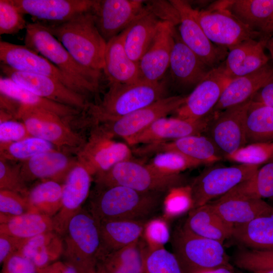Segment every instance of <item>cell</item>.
Segmentation results:
<instances>
[{
    "mask_svg": "<svg viewBox=\"0 0 273 273\" xmlns=\"http://www.w3.org/2000/svg\"><path fill=\"white\" fill-rule=\"evenodd\" d=\"M167 193L141 192L121 186H96L88 210L99 221H148L162 207Z\"/></svg>",
    "mask_w": 273,
    "mask_h": 273,
    "instance_id": "obj_1",
    "label": "cell"
},
{
    "mask_svg": "<svg viewBox=\"0 0 273 273\" xmlns=\"http://www.w3.org/2000/svg\"><path fill=\"white\" fill-rule=\"evenodd\" d=\"M24 43L67 75L81 95L87 97L100 92L102 72L89 70L79 64L44 24L28 23Z\"/></svg>",
    "mask_w": 273,
    "mask_h": 273,
    "instance_id": "obj_2",
    "label": "cell"
},
{
    "mask_svg": "<svg viewBox=\"0 0 273 273\" xmlns=\"http://www.w3.org/2000/svg\"><path fill=\"white\" fill-rule=\"evenodd\" d=\"M44 25L79 64L89 70L103 71L107 42L91 11L61 24Z\"/></svg>",
    "mask_w": 273,
    "mask_h": 273,
    "instance_id": "obj_3",
    "label": "cell"
},
{
    "mask_svg": "<svg viewBox=\"0 0 273 273\" xmlns=\"http://www.w3.org/2000/svg\"><path fill=\"white\" fill-rule=\"evenodd\" d=\"M98 104L90 103L87 112L94 123L112 120L143 108L165 97L166 87L162 82L141 79L126 84H111Z\"/></svg>",
    "mask_w": 273,
    "mask_h": 273,
    "instance_id": "obj_4",
    "label": "cell"
},
{
    "mask_svg": "<svg viewBox=\"0 0 273 273\" xmlns=\"http://www.w3.org/2000/svg\"><path fill=\"white\" fill-rule=\"evenodd\" d=\"M62 256L79 273L95 269L101 257L99 221L82 208L70 221L64 236Z\"/></svg>",
    "mask_w": 273,
    "mask_h": 273,
    "instance_id": "obj_5",
    "label": "cell"
},
{
    "mask_svg": "<svg viewBox=\"0 0 273 273\" xmlns=\"http://www.w3.org/2000/svg\"><path fill=\"white\" fill-rule=\"evenodd\" d=\"M94 176L97 186H121L141 192L167 193L174 188L188 185L184 175L164 174L133 158Z\"/></svg>",
    "mask_w": 273,
    "mask_h": 273,
    "instance_id": "obj_6",
    "label": "cell"
},
{
    "mask_svg": "<svg viewBox=\"0 0 273 273\" xmlns=\"http://www.w3.org/2000/svg\"><path fill=\"white\" fill-rule=\"evenodd\" d=\"M171 244L184 273L232 266L222 243L193 235L182 226L174 231Z\"/></svg>",
    "mask_w": 273,
    "mask_h": 273,
    "instance_id": "obj_7",
    "label": "cell"
},
{
    "mask_svg": "<svg viewBox=\"0 0 273 273\" xmlns=\"http://www.w3.org/2000/svg\"><path fill=\"white\" fill-rule=\"evenodd\" d=\"M17 119L25 124L31 136L47 141L60 150H74L76 153L86 141L63 118L44 109L21 104Z\"/></svg>",
    "mask_w": 273,
    "mask_h": 273,
    "instance_id": "obj_8",
    "label": "cell"
},
{
    "mask_svg": "<svg viewBox=\"0 0 273 273\" xmlns=\"http://www.w3.org/2000/svg\"><path fill=\"white\" fill-rule=\"evenodd\" d=\"M260 166L238 164L213 165L205 169L189 185L193 209L221 197L242 182L250 178Z\"/></svg>",
    "mask_w": 273,
    "mask_h": 273,
    "instance_id": "obj_9",
    "label": "cell"
},
{
    "mask_svg": "<svg viewBox=\"0 0 273 273\" xmlns=\"http://www.w3.org/2000/svg\"><path fill=\"white\" fill-rule=\"evenodd\" d=\"M127 144L114 139L99 124H93L88 137L76 152L78 162L93 176L108 171L117 164L133 158Z\"/></svg>",
    "mask_w": 273,
    "mask_h": 273,
    "instance_id": "obj_10",
    "label": "cell"
},
{
    "mask_svg": "<svg viewBox=\"0 0 273 273\" xmlns=\"http://www.w3.org/2000/svg\"><path fill=\"white\" fill-rule=\"evenodd\" d=\"M195 14L206 35L217 46L229 49L249 38H261L226 9L214 5L206 10L195 9Z\"/></svg>",
    "mask_w": 273,
    "mask_h": 273,
    "instance_id": "obj_11",
    "label": "cell"
},
{
    "mask_svg": "<svg viewBox=\"0 0 273 273\" xmlns=\"http://www.w3.org/2000/svg\"><path fill=\"white\" fill-rule=\"evenodd\" d=\"M177 10L179 18L178 32L184 42L212 69L217 68L225 60L228 49L212 43L206 35L189 2L170 1Z\"/></svg>",
    "mask_w": 273,
    "mask_h": 273,
    "instance_id": "obj_12",
    "label": "cell"
},
{
    "mask_svg": "<svg viewBox=\"0 0 273 273\" xmlns=\"http://www.w3.org/2000/svg\"><path fill=\"white\" fill-rule=\"evenodd\" d=\"M250 99L215 115L206 133L224 157L246 145L245 119Z\"/></svg>",
    "mask_w": 273,
    "mask_h": 273,
    "instance_id": "obj_13",
    "label": "cell"
},
{
    "mask_svg": "<svg viewBox=\"0 0 273 273\" xmlns=\"http://www.w3.org/2000/svg\"><path fill=\"white\" fill-rule=\"evenodd\" d=\"M141 0H95L91 10L96 25L105 40L121 33L146 12Z\"/></svg>",
    "mask_w": 273,
    "mask_h": 273,
    "instance_id": "obj_14",
    "label": "cell"
},
{
    "mask_svg": "<svg viewBox=\"0 0 273 273\" xmlns=\"http://www.w3.org/2000/svg\"><path fill=\"white\" fill-rule=\"evenodd\" d=\"M186 97H166L123 117L97 124L114 138L119 137L126 141L156 120L174 113L185 102Z\"/></svg>",
    "mask_w": 273,
    "mask_h": 273,
    "instance_id": "obj_15",
    "label": "cell"
},
{
    "mask_svg": "<svg viewBox=\"0 0 273 273\" xmlns=\"http://www.w3.org/2000/svg\"><path fill=\"white\" fill-rule=\"evenodd\" d=\"M1 69L6 77L17 84L45 99L68 105L81 111L88 106L87 97L71 89L53 78L14 70L1 63Z\"/></svg>",
    "mask_w": 273,
    "mask_h": 273,
    "instance_id": "obj_16",
    "label": "cell"
},
{
    "mask_svg": "<svg viewBox=\"0 0 273 273\" xmlns=\"http://www.w3.org/2000/svg\"><path fill=\"white\" fill-rule=\"evenodd\" d=\"M231 80L220 67L212 69L190 94L185 102L174 112V117L197 120L211 113Z\"/></svg>",
    "mask_w": 273,
    "mask_h": 273,
    "instance_id": "obj_17",
    "label": "cell"
},
{
    "mask_svg": "<svg viewBox=\"0 0 273 273\" xmlns=\"http://www.w3.org/2000/svg\"><path fill=\"white\" fill-rule=\"evenodd\" d=\"M215 113L197 120L176 117L160 118L143 130L125 141L128 145H148L175 140L184 137L201 135L206 132Z\"/></svg>",
    "mask_w": 273,
    "mask_h": 273,
    "instance_id": "obj_18",
    "label": "cell"
},
{
    "mask_svg": "<svg viewBox=\"0 0 273 273\" xmlns=\"http://www.w3.org/2000/svg\"><path fill=\"white\" fill-rule=\"evenodd\" d=\"M1 63L18 71L48 76L80 94L74 82L50 61L25 45L0 41Z\"/></svg>",
    "mask_w": 273,
    "mask_h": 273,
    "instance_id": "obj_19",
    "label": "cell"
},
{
    "mask_svg": "<svg viewBox=\"0 0 273 273\" xmlns=\"http://www.w3.org/2000/svg\"><path fill=\"white\" fill-rule=\"evenodd\" d=\"M92 178L89 171L78 162L63 182L61 208L52 218L54 231L61 237L65 234L71 219L82 208L89 193Z\"/></svg>",
    "mask_w": 273,
    "mask_h": 273,
    "instance_id": "obj_20",
    "label": "cell"
},
{
    "mask_svg": "<svg viewBox=\"0 0 273 273\" xmlns=\"http://www.w3.org/2000/svg\"><path fill=\"white\" fill-rule=\"evenodd\" d=\"M33 22L56 25L66 22L76 16L92 10L95 0H13Z\"/></svg>",
    "mask_w": 273,
    "mask_h": 273,
    "instance_id": "obj_21",
    "label": "cell"
},
{
    "mask_svg": "<svg viewBox=\"0 0 273 273\" xmlns=\"http://www.w3.org/2000/svg\"><path fill=\"white\" fill-rule=\"evenodd\" d=\"M172 36L169 67L172 78L181 87L195 88L212 69L184 43L175 26Z\"/></svg>",
    "mask_w": 273,
    "mask_h": 273,
    "instance_id": "obj_22",
    "label": "cell"
},
{
    "mask_svg": "<svg viewBox=\"0 0 273 273\" xmlns=\"http://www.w3.org/2000/svg\"><path fill=\"white\" fill-rule=\"evenodd\" d=\"M168 151L177 152L203 164H213L224 158L212 141L207 136L202 134L144 145L133 150L134 153L141 156Z\"/></svg>",
    "mask_w": 273,
    "mask_h": 273,
    "instance_id": "obj_23",
    "label": "cell"
},
{
    "mask_svg": "<svg viewBox=\"0 0 273 273\" xmlns=\"http://www.w3.org/2000/svg\"><path fill=\"white\" fill-rule=\"evenodd\" d=\"M78 161L58 149L37 155L20 164V173L26 182L36 179L50 180L58 183L64 181Z\"/></svg>",
    "mask_w": 273,
    "mask_h": 273,
    "instance_id": "obj_24",
    "label": "cell"
},
{
    "mask_svg": "<svg viewBox=\"0 0 273 273\" xmlns=\"http://www.w3.org/2000/svg\"><path fill=\"white\" fill-rule=\"evenodd\" d=\"M266 42L249 38L228 49L226 57L219 66L231 80L262 67L270 58L265 53Z\"/></svg>",
    "mask_w": 273,
    "mask_h": 273,
    "instance_id": "obj_25",
    "label": "cell"
},
{
    "mask_svg": "<svg viewBox=\"0 0 273 273\" xmlns=\"http://www.w3.org/2000/svg\"><path fill=\"white\" fill-rule=\"evenodd\" d=\"M214 5L229 11L266 43L273 36V0L222 1Z\"/></svg>",
    "mask_w": 273,
    "mask_h": 273,
    "instance_id": "obj_26",
    "label": "cell"
},
{
    "mask_svg": "<svg viewBox=\"0 0 273 273\" xmlns=\"http://www.w3.org/2000/svg\"><path fill=\"white\" fill-rule=\"evenodd\" d=\"M174 26L168 21L161 22L152 42L139 62L142 79L160 82L169 68Z\"/></svg>",
    "mask_w": 273,
    "mask_h": 273,
    "instance_id": "obj_27",
    "label": "cell"
},
{
    "mask_svg": "<svg viewBox=\"0 0 273 273\" xmlns=\"http://www.w3.org/2000/svg\"><path fill=\"white\" fill-rule=\"evenodd\" d=\"M273 81V63L232 80L223 92L213 112H219L251 99L263 86Z\"/></svg>",
    "mask_w": 273,
    "mask_h": 273,
    "instance_id": "obj_28",
    "label": "cell"
},
{
    "mask_svg": "<svg viewBox=\"0 0 273 273\" xmlns=\"http://www.w3.org/2000/svg\"><path fill=\"white\" fill-rule=\"evenodd\" d=\"M124 31L106 43L103 72L111 84H126L142 79L139 63L131 60L123 47Z\"/></svg>",
    "mask_w": 273,
    "mask_h": 273,
    "instance_id": "obj_29",
    "label": "cell"
},
{
    "mask_svg": "<svg viewBox=\"0 0 273 273\" xmlns=\"http://www.w3.org/2000/svg\"><path fill=\"white\" fill-rule=\"evenodd\" d=\"M147 221L130 219L100 221L101 240L100 260L105 255L140 240Z\"/></svg>",
    "mask_w": 273,
    "mask_h": 273,
    "instance_id": "obj_30",
    "label": "cell"
},
{
    "mask_svg": "<svg viewBox=\"0 0 273 273\" xmlns=\"http://www.w3.org/2000/svg\"><path fill=\"white\" fill-rule=\"evenodd\" d=\"M228 224L233 227L273 212V206L263 199L219 198L208 203Z\"/></svg>",
    "mask_w": 273,
    "mask_h": 273,
    "instance_id": "obj_31",
    "label": "cell"
},
{
    "mask_svg": "<svg viewBox=\"0 0 273 273\" xmlns=\"http://www.w3.org/2000/svg\"><path fill=\"white\" fill-rule=\"evenodd\" d=\"M182 226L193 235L222 244L232 237L233 229L221 218L209 203L191 210Z\"/></svg>",
    "mask_w": 273,
    "mask_h": 273,
    "instance_id": "obj_32",
    "label": "cell"
},
{
    "mask_svg": "<svg viewBox=\"0 0 273 273\" xmlns=\"http://www.w3.org/2000/svg\"><path fill=\"white\" fill-rule=\"evenodd\" d=\"M162 21L148 9L124 30L123 47L131 60L139 62L152 42Z\"/></svg>",
    "mask_w": 273,
    "mask_h": 273,
    "instance_id": "obj_33",
    "label": "cell"
},
{
    "mask_svg": "<svg viewBox=\"0 0 273 273\" xmlns=\"http://www.w3.org/2000/svg\"><path fill=\"white\" fill-rule=\"evenodd\" d=\"M63 251V238L52 231L26 240L17 253L40 268L57 261Z\"/></svg>",
    "mask_w": 273,
    "mask_h": 273,
    "instance_id": "obj_34",
    "label": "cell"
},
{
    "mask_svg": "<svg viewBox=\"0 0 273 273\" xmlns=\"http://www.w3.org/2000/svg\"><path fill=\"white\" fill-rule=\"evenodd\" d=\"M231 237L249 249L273 250V212L234 226Z\"/></svg>",
    "mask_w": 273,
    "mask_h": 273,
    "instance_id": "obj_35",
    "label": "cell"
},
{
    "mask_svg": "<svg viewBox=\"0 0 273 273\" xmlns=\"http://www.w3.org/2000/svg\"><path fill=\"white\" fill-rule=\"evenodd\" d=\"M0 93L21 105L44 109L63 118H73L82 112L74 107L41 97L6 76H1Z\"/></svg>",
    "mask_w": 273,
    "mask_h": 273,
    "instance_id": "obj_36",
    "label": "cell"
},
{
    "mask_svg": "<svg viewBox=\"0 0 273 273\" xmlns=\"http://www.w3.org/2000/svg\"><path fill=\"white\" fill-rule=\"evenodd\" d=\"M147 245L138 241L104 256L97 266L103 273H144V256Z\"/></svg>",
    "mask_w": 273,
    "mask_h": 273,
    "instance_id": "obj_37",
    "label": "cell"
},
{
    "mask_svg": "<svg viewBox=\"0 0 273 273\" xmlns=\"http://www.w3.org/2000/svg\"><path fill=\"white\" fill-rule=\"evenodd\" d=\"M220 197L256 199L273 197V159L259 168L250 178Z\"/></svg>",
    "mask_w": 273,
    "mask_h": 273,
    "instance_id": "obj_38",
    "label": "cell"
},
{
    "mask_svg": "<svg viewBox=\"0 0 273 273\" xmlns=\"http://www.w3.org/2000/svg\"><path fill=\"white\" fill-rule=\"evenodd\" d=\"M246 145L273 141V108L252 101L245 119Z\"/></svg>",
    "mask_w": 273,
    "mask_h": 273,
    "instance_id": "obj_39",
    "label": "cell"
},
{
    "mask_svg": "<svg viewBox=\"0 0 273 273\" xmlns=\"http://www.w3.org/2000/svg\"><path fill=\"white\" fill-rule=\"evenodd\" d=\"M62 185L50 180H43L29 190L26 197L30 212L53 217L62 206Z\"/></svg>",
    "mask_w": 273,
    "mask_h": 273,
    "instance_id": "obj_40",
    "label": "cell"
},
{
    "mask_svg": "<svg viewBox=\"0 0 273 273\" xmlns=\"http://www.w3.org/2000/svg\"><path fill=\"white\" fill-rule=\"evenodd\" d=\"M52 231V217L36 213L28 212L13 216L0 223V234L24 240Z\"/></svg>",
    "mask_w": 273,
    "mask_h": 273,
    "instance_id": "obj_41",
    "label": "cell"
},
{
    "mask_svg": "<svg viewBox=\"0 0 273 273\" xmlns=\"http://www.w3.org/2000/svg\"><path fill=\"white\" fill-rule=\"evenodd\" d=\"M57 149L53 144L30 136L20 141L0 144L1 157L6 160H27L37 155Z\"/></svg>",
    "mask_w": 273,
    "mask_h": 273,
    "instance_id": "obj_42",
    "label": "cell"
},
{
    "mask_svg": "<svg viewBox=\"0 0 273 273\" xmlns=\"http://www.w3.org/2000/svg\"><path fill=\"white\" fill-rule=\"evenodd\" d=\"M144 273H184L175 255L164 247L147 246L144 256Z\"/></svg>",
    "mask_w": 273,
    "mask_h": 273,
    "instance_id": "obj_43",
    "label": "cell"
},
{
    "mask_svg": "<svg viewBox=\"0 0 273 273\" xmlns=\"http://www.w3.org/2000/svg\"><path fill=\"white\" fill-rule=\"evenodd\" d=\"M147 164L158 172L167 175L180 174L187 169L203 165L180 153L172 151L155 154Z\"/></svg>",
    "mask_w": 273,
    "mask_h": 273,
    "instance_id": "obj_44",
    "label": "cell"
},
{
    "mask_svg": "<svg viewBox=\"0 0 273 273\" xmlns=\"http://www.w3.org/2000/svg\"><path fill=\"white\" fill-rule=\"evenodd\" d=\"M230 161L260 166L273 159V141L246 145L224 157Z\"/></svg>",
    "mask_w": 273,
    "mask_h": 273,
    "instance_id": "obj_45",
    "label": "cell"
},
{
    "mask_svg": "<svg viewBox=\"0 0 273 273\" xmlns=\"http://www.w3.org/2000/svg\"><path fill=\"white\" fill-rule=\"evenodd\" d=\"M163 217L166 219L180 216L193 208V201L189 185L170 191L164 200Z\"/></svg>",
    "mask_w": 273,
    "mask_h": 273,
    "instance_id": "obj_46",
    "label": "cell"
},
{
    "mask_svg": "<svg viewBox=\"0 0 273 273\" xmlns=\"http://www.w3.org/2000/svg\"><path fill=\"white\" fill-rule=\"evenodd\" d=\"M24 15L13 0H0V34L13 35L26 29Z\"/></svg>",
    "mask_w": 273,
    "mask_h": 273,
    "instance_id": "obj_47",
    "label": "cell"
},
{
    "mask_svg": "<svg viewBox=\"0 0 273 273\" xmlns=\"http://www.w3.org/2000/svg\"><path fill=\"white\" fill-rule=\"evenodd\" d=\"M234 263L238 267L251 272L273 270V250H243L236 255Z\"/></svg>",
    "mask_w": 273,
    "mask_h": 273,
    "instance_id": "obj_48",
    "label": "cell"
},
{
    "mask_svg": "<svg viewBox=\"0 0 273 273\" xmlns=\"http://www.w3.org/2000/svg\"><path fill=\"white\" fill-rule=\"evenodd\" d=\"M28 212L30 209L26 197L14 192L0 190V223Z\"/></svg>",
    "mask_w": 273,
    "mask_h": 273,
    "instance_id": "obj_49",
    "label": "cell"
},
{
    "mask_svg": "<svg viewBox=\"0 0 273 273\" xmlns=\"http://www.w3.org/2000/svg\"><path fill=\"white\" fill-rule=\"evenodd\" d=\"M0 190L18 193L26 197L29 190L20 173V165L14 166L0 157Z\"/></svg>",
    "mask_w": 273,
    "mask_h": 273,
    "instance_id": "obj_50",
    "label": "cell"
},
{
    "mask_svg": "<svg viewBox=\"0 0 273 273\" xmlns=\"http://www.w3.org/2000/svg\"><path fill=\"white\" fill-rule=\"evenodd\" d=\"M142 238L150 248L164 247L171 238L167 219L153 217L145 225Z\"/></svg>",
    "mask_w": 273,
    "mask_h": 273,
    "instance_id": "obj_51",
    "label": "cell"
},
{
    "mask_svg": "<svg viewBox=\"0 0 273 273\" xmlns=\"http://www.w3.org/2000/svg\"><path fill=\"white\" fill-rule=\"evenodd\" d=\"M30 136L22 121L16 119L0 120V144L16 142Z\"/></svg>",
    "mask_w": 273,
    "mask_h": 273,
    "instance_id": "obj_52",
    "label": "cell"
},
{
    "mask_svg": "<svg viewBox=\"0 0 273 273\" xmlns=\"http://www.w3.org/2000/svg\"><path fill=\"white\" fill-rule=\"evenodd\" d=\"M2 265L1 273H37L33 263L18 253L7 258Z\"/></svg>",
    "mask_w": 273,
    "mask_h": 273,
    "instance_id": "obj_53",
    "label": "cell"
},
{
    "mask_svg": "<svg viewBox=\"0 0 273 273\" xmlns=\"http://www.w3.org/2000/svg\"><path fill=\"white\" fill-rule=\"evenodd\" d=\"M26 240L6 234H0V263H3L9 257L17 253Z\"/></svg>",
    "mask_w": 273,
    "mask_h": 273,
    "instance_id": "obj_54",
    "label": "cell"
},
{
    "mask_svg": "<svg viewBox=\"0 0 273 273\" xmlns=\"http://www.w3.org/2000/svg\"><path fill=\"white\" fill-rule=\"evenodd\" d=\"M37 273H79L71 265L66 261L57 260L40 268H37Z\"/></svg>",
    "mask_w": 273,
    "mask_h": 273,
    "instance_id": "obj_55",
    "label": "cell"
},
{
    "mask_svg": "<svg viewBox=\"0 0 273 273\" xmlns=\"http://www.w3.org/2000/svg\"><path fill=\"white\" fill-rule=\"evenodd\" d=\"M251 100L273 108V81L260 88L253 96Z\"/></svg>",
    "mask_w": 273,
    "mask_h": 273,
    "instance_id": "obj_56",
    "label": "cell"
},
{
    "mask_svg": "<svg viewBox=\"0 0 273 273\" xmlns=\"http://www.w3.org/2000/svg\"><path fill=\"white\" fill-rule=\"evenodd\" d=\"M200 273H238L235 270L232 266H224L207 270L201 272Z\"/></svg>",
    "mask_w": 273,
    "mask_h": 273,
    "instance_id": "obj_57",
    "label": "cell"
},
{
    "mask_svg": "<svg viewBox=\"0 0 273 273\" xmlns=\"http://www.w3.org/2000/svg\"><path fill=\"white\" fill-rule=\"evenodd\" d=\"M265 49L269 51L270 59L273 61V36L267 42Z\"/></svg>",
    "mask_w": 273,
    "mask_h": 273,
    "instance_id": "obj_58",
    "label": "cell"
},
{
    "mask_svg": "<svg viewBox=\"0 0 273 273\" xmlns=\"http://www.w3.org/2000/svg\"><path fill=\"white\" fill-rule=\"evenodd\" d=\"M253 273H273L272 269L259 270L252 272Z\"/></svg>",
    "mask_w": 273,
    "mask_h": 273,
    "instance_id": "obj_59",
    "label": "cell"
},
{
    "mask_svg": "<svg viewBox=\"0 0 273 273\" xmlns=\"http://www.w3.org/2000/svg\"><path fill=\"white\" fill-rule=\"evenodd\" d=\"M87 273H103L99 268L97 266V267L93 269L92 270L88 272Z\"/></svg>",
    "mask_w": 273,
    "mask_h": 273,
    "instance_id": "obj_60",
    "label": "cell"
}]
</instances>
